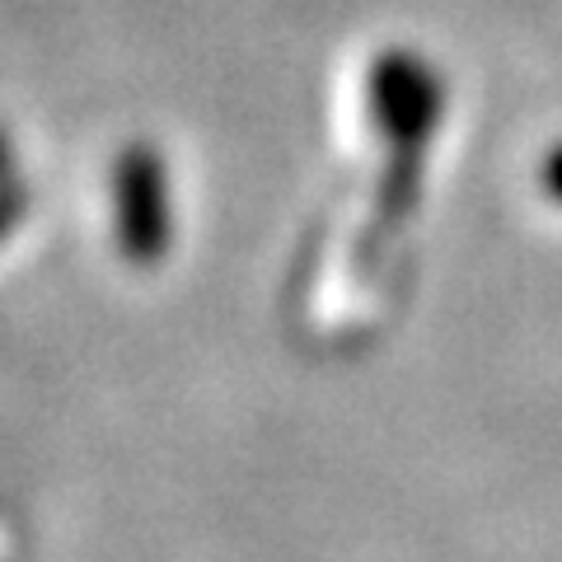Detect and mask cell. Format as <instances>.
I'll return each mask as SVG.
<instances>
[{"label": "cell", "mask_w": 562, "mask_h": 562, "mask_svg": "<svg viewBox=\"0 0 562 562\" xmlns=\"http://www.w3.org/2000/svg\"><path fill=\"white\" fill-rule=\"evenodd\" d=\"M366 109H371L375 132L390 140V160H384L380 188H375V216L384 231H394L417 206L427 140L436 136L446 113L441 76L417 52L390 47L366 70Z\"/></svg>", "instance_id": "obj_1"}, {"label": "cell", "mask_w": 562, "mask_h": 562, "mask_svg": "<svg viewBox=\"0 0 562 562\" xmlns=\"http://www.w3.org/2000/svg\"><path fill=\"white\" fill-rule=\"evenodd\" d=\"M113 202H117V244L136 268L160 262L173 235L169 211V173L160 150L146 140H132L113 165Z\"/></svg>", "instance_id": "obj_2"}, {"label": "cell", "mask_w": 562, "mask_h": 562, "mask_svg": "<svg viewBox=\"0 0 562 562\" xmlns=\"http://www.w3.org/2000/svg\"><path fill=\"white\" fill-rule=\"evenodd\" d=\"M539 188H543V198L562 206V140H558L549 155H543V165H539Z\"/></svg>", "instance_id": "obj_3"}, {"label": "cell", "mask_w": 562, "mask_h": 562, "mask_svg": "<svg viewBox=\"0 0 562 562\" xmlns=\"http://www.w3.org/2000/svg\"><path fill=\"white\" fill-rule=\"evenodd\" d=\"M20 211H24V192H20V183H0V239L10 235V225L20 221Z\"/></svg>", "instance_id": "obj_4"}, {"label": "cell", "mask_w": 562, "mask_h": 562, "mask_svg": "<svg viewBox=\"0 0 562 562\" xmlns=\"http://www.w3.org/2000/svg\"><path fill=\"white\" fill-rule=\"evenodd\" d=\"M5 169H10V136L0 132V183H5Z\"/></svg>", "instance_id": "obj_5"}]
</instances>
